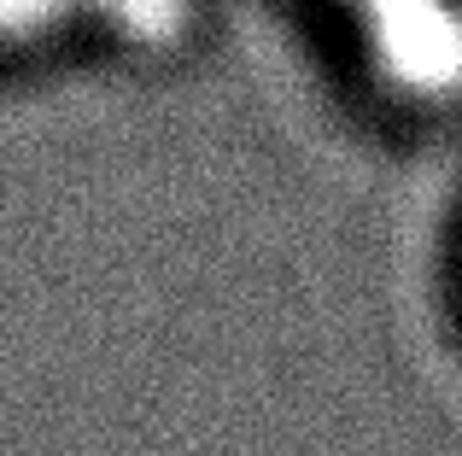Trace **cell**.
I'll return each mask as SVG.
<instances>
[{
  "instance_id": "1",
  "label": "cell",
  "mask_w": 462,
  "mask_h": 456,
  "mask_svg": "<svg viewBox=\"0 0 462 456\" xmlns=\"http://www.w3.org/2000/svg\"><path fill=\"white\" fill-rule=\"evenodd\" d=\"M357 53L363 77L398 105H462V0H322Z\"/></svg>"
},
{
  "instance_id": "2",
  "label": "cell",
  "mask_w": 462,
  "mask_h": 456,
  "mask_svg": "<svg viewBox=\"0 0 462 456\" xmlns=\"http://www.w3.org/2000/svg\"><path fill=\"white\" fill-rule=\"evenodd\" d=\"M199 35V0H0V53L176 59Z\"/></svg>"
}]
</instances>
